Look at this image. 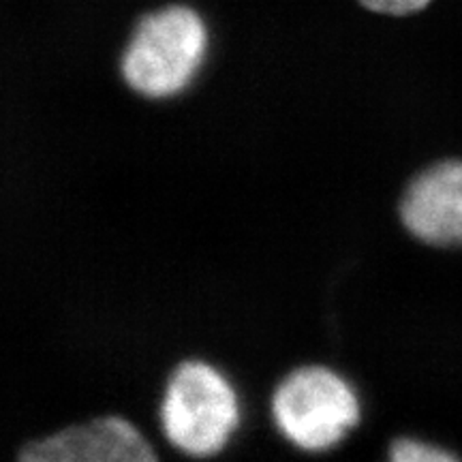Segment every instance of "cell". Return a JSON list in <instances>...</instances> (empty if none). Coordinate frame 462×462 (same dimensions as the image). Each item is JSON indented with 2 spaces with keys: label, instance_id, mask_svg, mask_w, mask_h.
I'll return each instance as SVG.
<instances>
[{
  "label": "cell",
  "instance_id": "1",
  "mask_svg": "<svg viewBox=\"0 0 462 462\" xmlns=\"http://www.w3.org/2000/svg\"><path fill=\"white\" fill-rule=\"evenodd\" d=\"M238 420V398L217 368L184 362L173 371L161 404V426L173 448L198 458L221 452Z\"/></svg>",
  "mask_w": 462,
  "mask_h": 462
},
{
  "label": "cell",
  "instance_id": "2",
  "mask_svg": "<svg viewBox=\"0 0 462 462\" xmlns=\"http://www.w3.org/2000/svg\"><path fill=\"white\" fill-rule=\"evenodd\" d=\"M206 28L187 7H167L137 24L123 58L126 84L143 97H170L189 86L206 54Z\"/></svg>",
  "mask_w": 462,
  "mask_h": 462
},
{
  "label": "cell",
  "instance_id": "3",
  "mask_svg": "<svg viewBox=\"0 0 462 462\" xmlns=\"http://www.w3.org/2000/svg\"><path fill=\"white\" fill-rule=\"evenodd\" d=\"M273 415L293 446L309 452L334 448L360 420V404L343 377L323 366L287 374L274 392Z\"/></svg>",
  "mask_w": 462,
  "mask_h": 462
},
{
  "label": "cell",
  "instance_id": "4",
  "mask_svg": "<svg viewBox=\"0 0 462 462\" xmlns=\"http://www.w3.org/2000/svg\"><path fill=\"white\" fill-rule=\"evenodd\" d=\"M17 462H159V458L131 421L107 415L28 443Z\"/></svg>",
  "mask_w": 462,
  "mask_h": 462
},
{
  "label": "cell",
  "instance_id": "5",
  "mask_svg": "<svg viewBox=\"0 0 462 462\" xmlns=\"http://www.w3.org/2000/svg\"><path fill=\"white\" fill-rule=\"evenodd\" d=\"M401 218L430 246H462V161H443L421 171L404 190Z\"/></svg>",
  "mask_w": 462,
  "mask_h": 462
},
{
  "label": "cell",
  "instance_id": "6",
  "mask_svg": "<svg viewBox=\"0 0 462 462\" xmlns=\"http://www.w3.org/2000/svg\"><path fill=\"white\" fill-rule=\"evenodd\" d=\"M388 462H460L448 449L418 441V439H396L390 446Z\"/></svg>",
  "mask_w": 462,
  "mask_h": 462
},
{
  "label": "cell",
  "instance_id": "7",
  "mask_svg": "<svg viewBox=\"0 0 462 462\" xmlns=\"http://www.w3.org/2000/svg\"><path fill=\"white\" fill-rule=\"evenodd\" d=\"M366 9L388 15H407L424 9L430 0H360Z\"/></svg>",
  "mask_w": 462,
  "mask_h": 462
}]
</instances>
